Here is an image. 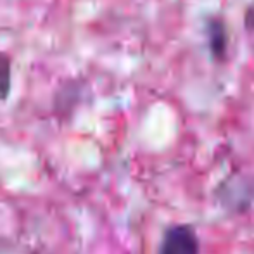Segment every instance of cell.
Segmentation results:
<instances>
[{
  "mask_svg": "<svg viewBox=\"0 0 254 254\" xmlns=\"http://www.w3.org/2000/svg\"><path fill=\"white\" fill-rule=\"evenodd\" d=\"M159 254H199V241L194 228L175 225L164 232Z\"/></svg>",
  "mask_w": 254,
  "mask_h": 254,
  "instance_id": "obj_1",
  "label": "cell"
},
{
  "mask_svg": "<svg viewBox=\"0 0 254 254\" xmlns=\"http://www.w3.org/2000/svg\"><path fill=\"white\" fill-rule=\"evenodd\" d=\"M206 35L209 52L214 61H225L228 56V31L221 17H209L206 23Z\"/></svg>",
  "mask_w": 254,
  "mask_h": 254,
  "instance_id": "obj_2",
  "label": "cell"
},
{
  "mask_svg": "<svg viewBox=\"0 0 254 254\" xmlns=\"http://www.w3.org/2000/svg\"><path fill=\"white\" fill-rule=\"evenodd\" d=\"M10 57L5 52H0V101H7L10 94V81H12V74H10Z\"/></svg>",
  "mask_w": 254,
  "mask_h": 254,
  "instance_id": "obj_3",
  "label": "cell"
},
{
  "mask_svg": "<svg viewBox=\"0 0 254 254\" xmlns=\"http://www.w3.org/2000/svg\"><path fill=\"white\" fill-rule=\"evenodd\" d=\"M244 24L248 30L254 31V0L249 3L248 10H246V16H244Z\"/></svg>",
  "mask_w": 254,
  "mask_h": 254,
  "instance_id": "obj_4",
  "label": "cell"
}]
</instances>
